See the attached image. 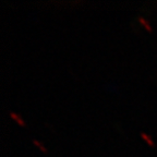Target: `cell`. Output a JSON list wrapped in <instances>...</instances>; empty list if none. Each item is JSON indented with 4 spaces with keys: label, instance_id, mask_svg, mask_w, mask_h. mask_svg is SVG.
Here are the masks:
<instances>
[{
    "label": "cell",
    "instance_id": "cell-1",
    "mask_svg": "<svg viewBox=\"0 0 157 157\" xmlns=\"http://www.w3.org/2000/svg\"><path fill=\"white\" fill-rule=\"evenodd\" d=\"M10 117L12 118V119L15 121V122H17V124L22 125V127H25V125H26V123L24 122V120H23L22 118L20 117V116L17 115V113H13V111H10Z\"/></svg>",
    "mask_w": 157,
    "mask_h": 157
},
{
    "label": "cell",
    "instance_id": "cell-2",
    "mask_svg": "<svg viewBox=\"0 0 157 157\" xmlns=\"http://www.w3.org/2000/svg\"><path fill=\"white\" fill-rule=\"evenodd\" d=\"M140 135H141V137H142L143 140H144L145 142L147 143V144L150 145V146H154V142H153L152 137H151L150 135H147L146 133H144V132H142Z\"/></svg>",
    "mask_w": 157,
    "mask_h": 157
},
{
    "label": "cell",
    "instance_id": "cell-3",
    "mask_svg": "<svg viewBox=\"0 0 157 157\" xmlns=\"http://www.w3.org/2000/svg\"><path fill=\"white\" fill-rule=\"evenodd\" d=\"M139 21H140V22H141V24H143V25H144V27L147 29V31H148V32H152V27H151L150 23L147 22V21L144 19V17H139Z\"/></svg>",
    "mask_w": 157,
    "mask_h": 157
},
{
    "label": "cell",
    "instance_id": "cell-4",
    "mask_svg": "<svg viewBox=\"0 0 157 157\" xmlns=\"http://www.w3.org/2000/svg\"><path fill=\"white\" fill-rule=\"evenodd\" d=\"M33 144H34V145H36V146L38 147V150H40V151H42V152L46 153V148H45V147L43 146V145L40 144V143H39L37 140H35V139H34V140H33Z\"/></svg>",
    "mask_w": 157,
    "mask_h": 157
}]
</instances>
